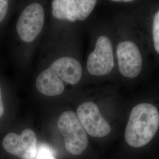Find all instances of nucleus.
I'll return each instance as SVG.
<instances>
[{
  "label": "nucleus",
  "mask_w": 159,
  "mask_h": 159,
  "mask_svg": "<svg viewBox=\"0 0 159 159\" xmlns=\"http://www.w3.org/2000/svg\"><path fill=\"white\" fill-rule=\"evenodd\" d=\"M35 85L39 91L47 96H59L65 89L63 81L58 79L48 68L39 74Z\"/></svg>",
  "instance_id": "nucleus-9"
},
{
  "label": "nucleus",
  "mask_w": 159,
  "mask_h": 159,
  "mask_svg": "<svg viewBox=\"0 0 159 159\" xmlns=\"http://www.w3.org/2000/svg\"><path fill=\"white\" fill-rule=\"evenodd\" d=\"M45 14L39 3L27 6L18 19L16 29L22 41L30 43L34 41L43 29Z\"/></svg>",
  "instance_id": "nucleus-4"
},
{
  "label": "nucleus",
  "mask_w": 159,
  "mask_h": 159,
  "mask_svg": "<svg viewBox=\"0 0 159 159\" xmlns=\"http://www.w3.org/2000/svg\"><path fill=\"white\" fill-rule=\"evenodd\" d=\"M48 68L63 82L71 85L77 84L82 76L80 63L72 57H61L52 63Z\"/></svg>",
  "instance_id": "nucleus-8"
},
{
  "label": "nucleus",
  "mask_w": 159,
  "mask_h": 159,
  "mask_svg": "<svg viewBox=\"0 0 159 159\" xmlns=\"http://www.w3.org/2000/svg\"><path fill=\"white\" fill-rule=\"evenodd\" d=\"M159 131V107L152 102H141L131 111L125 137L131 147L142 148L153 140Z\"/></svg>",
  "instance_id": "nucleus-1"
},
{
  "label": "nucleus",
  "mask_w": 159,
  "mask_h": 159,
  "mask_svg": "<svg viewBox=\"0 0 159 159\" xmlns=\"http://www.w3.org/2000/svg\"><path fill=\"white\" fill-rule=\"evenodd\" d=\"M37 140L35 133L25 129L20 135L10 133L4 137L3 148L6 151L21 159H34L37 152Z\"/></svg>",
  "instance_id": "nucleus-7"
},
{
  "label": "nucleus",
  "mask_w": 159,
  "mask_h": 159,
  "mask_svg": "<svg viewBox=\"0 0 159 159\" xmlns=\"http://www.w3.org/2000/svg\"><path fill=\"white\" fill-rule=\"evenodd\" d=\"M35 159H56L53 152L50 148L46 146H40L37 149Z\"/></svg>",
  "instance_id": "nucleus-13"
},
{
  "label": "nucleus",
  "mask_w": 159,
  "mask_h": 159,
  "mask_svg": "<svg viewBox=\"0 0 159 159\" xmlns=\"http://www.w3.org/2000/svg\"><path fill=\"white\" fill-rule=\"evenodd\" d=\"M9 0H0V23L6 17L8 11Z\"/></svg>",
  "instance_id": "nucleus-14"
},
{
  "label": "nucleus",
  "mask_w": 159,
  "mask_h": 159,
  "mask_svg": "<svg viewBox=\"0 0 159 159\" xmlns=\"http://www.w3.org/2000/svg\"><path fill=\"white\" fill-rule=\"evenodd\" d=\"M77 115L85 131L91 136L103 137L110 133L111 127L96 103H82L77 109Z\"/></svg>",
  "instance_id": "nucleus-5"
},
{
  "label": "nucleus",
  "mask_w": 159,
  "mask_h": 159,
  "mask_svg": "<svg viewBox=\"0 0 159 159\" xmlns=\"http://www.w3.org/2000/svg\"><path fill=\"white\" fill-rule=\"evenodd\" d=\"M114 2H121V1H123V2H131L134 0H111Z\"/></svg>",
  "instance_id": "nucleus-16"
},
{
  "label": "nucleus",
  "mask_w": 159,
  "mask_h": 159,
  "mask_svg": "<svg viewBox=\"0 0 159 159\" xmlns=\"http://www.w3.org/2000/svg\"><path fill=\"white\" fill-rule=\"evenodd\" d=\"M116 52L121 74L130 79L139 76L142 71L143 58L136 44L130 40L121 41Z\"/></svg>",
  "instance_id": "nucleus-6"
},
{
  "label": "nucleus",
  "mask_w": 159,
  "mask_h": 159,
  "mask_svg": "<svg viewBox=\"0 0 159 159\" xmlns=\"http://www.w3.org/2000/svg\"><path fill=\"white\" fill-rule=\"evenodd\" d=\"M78 10V20L84 21L90 15L96 6L97 0H75Z\"/></svg>",
  "instance_id": "nucleus-11"
},
{
  "label": "nucleus",
  "mask_w": 159,
  "mask_h": 159,
  "mask_svg": "<svg viewBox=\"0 0 159 159\" xmlns=\"http://www.w3.org/2000/svg\"><path fill=\"white\" fill-rule=\"evenodd\" d=\"M52 14L58 20L74 22L78 20V10L75 0H53Z\"/></svg>",
  "instance_id": "nucleus-10"
},
{
  "label": "nucleus",
  "mask_w": 159,
  "mask_h": 159,
  "mask_svg": "<svg viewBox=\"0 0 159 159\" xmlns=\"http://www.w3.org/2000/svg\"><path fill=\"white\" fill-rule=\"evenodd\" d=\"M4 112V104L2 99L1 91V88H0V117L3 115Z\"/></svg>",
  "instance_id": "nucleus-15"
},
{
  "label": "nucleus",
  "mask_w": 159,
  "mask_h": 159,
  "mask_svg": "<svg viewBox=\"0 0 159 159\" xmlns=\"http://www.w3.org/2000/svg\"><path fill=\"white\" fill-rule=\"evenodd\" d=\"M152 34L154 48L159 55V10L154 16Z\"/></svg>",
  "instance_id": "nucleus-12"
},
{
  "label": "nucleus",
  "mask_w": 159,
  "mask_h": 159,
  "mask_svg": "<svg viewBox=\"0 0 159 159\" xmlns=\"http://www.w3.org/2000/svg\"><path fill=\"white\" fill-rule=\"evenodd\" d=\"M58 128L64 137L68 153L79 155L85 150L89 139L77 114L73 111H64L59 117Z\"/></svg>",
  "instance_id": "nucleus-2"
},
{
  "label": "nucleus",
  "mask_w": 159,
  "mask_h": 159,
  "mask_svg": "<svg viewBox=\"0 0 159 159\" xmlns=\"http://www.w3.org/2000/svg\"><path fill=\"white\" fill-rule=\"evenodd\" d=\"M114 66L111 41L107 35H101L97 40L94 50L87 58V71L91 75L102 76L109 74L112 71Z\"/></svg>",
  "instance_id": "nucleus-3"
}]
</instances>
